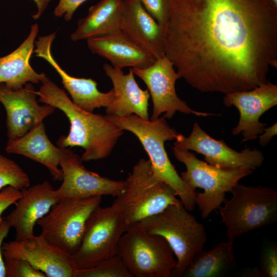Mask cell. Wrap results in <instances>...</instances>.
I'll return each mask as SVG.
<instances>
[{"instance_id": "15", "label": "cell", "mask_w": 277, "mask_h": 277, "mask_svg": "<svg viewBox=\"0 0 277 277\" xmlns=\"http://www.w3.org/2000/svg\"><path fill=\"white\" fill-rule=\"evenodd\" d=\"M223 103L227 107H235L240 112L238 124L232 134L242 133L243 142L255 140L267 125L260 121L261 116L277 105V85L268 82L250 90L227 94Z\"/></svg>"}, {"instance_id": "28", "label": "cell", "mask_w": 277, "mask_h": 277, "mask_svg": "<svg viewBox=\"0 0 277 277\" xmlns=\"http://www.w3.org/2000/svg\"><path fill=\"white\" fill-rule=\"evenodd\" d=\"M6 277H47L26 260L4 256Z\"/></svg>"}, {"instance_id": "14", "label": "cell", "mask_w": 277, "mask_h": 277, "mask_svg": "<svg viewBox=\"0 0 277 277\" xmlns=\"http://www.w3.org/2000/svg\"><path fill=\"white\" fill-rule=\"evenodd\" d=\"M60 166L63 173L62 183L55 190L60 199L103 195L116 197L125 190V181L110 179L87 170L81 157L71 149L61 160Z\"/></svg>"}, {"instance_id": "19", "label": "cell", "mask_w": 277, "mask_h": 277, "mask_svg": "<svg viewBox=\"0 0 277 277\" xmlns=\"http://www.w3.org/2000/svg\"><path fill=\"white\" fill-rule=\"evenodd\" d=\"M69 150L55 146L50 142L43 122L36 123L24 135L8 139L5 147L8 153L23 155L45 166L54 181H62L59 166Z\"/></svg>"}, {"instance_id": "26", "label": "cell", "mask_w": 277, "mask_h": 277, "mask_svg": "<svg viewBox=\"0 0 277 277\" xmlns=\"http://www.w3.org/2000/svg\"><path fill=\"white\" fill-rule=\"evenodd\" d=\"M30 185L27 173L15 161L0 153V191L8 186L22 190Z\"/></svg>"}, {"instance_id": "6", "label": "cell", "mask_w": 277, "mask_h": 277, "mask_svg": "<svg viewBox=\"0 0 277 277\" xmlns=\"http://www.w3.org/2000/svg\"><path fill=\"white\" fill-rule=\"evenodd\" d=\"M220 206L221 223L226 229L229 240H234L245 233L275 222L277 191L261 186H246L238 183Z\"/></svg>"}, {"instance_id": "10", "label": "cell", "mask_w": 277, "mask_h": 277, "mask_svg": "<svg viewBox=\"0 0 277 277\" xmlns=\"http://www.w3.org/2000/svg\"><path fill=\"white\" fill-rule=\"evenodd\" d=\"M127 228L116 206H98L88 217L80 247L72 255L76 269L93 267L117 254L119 241Z\"/></svg>"}, {"instance_id": "35", "label": "cell", "mask_w": 277, "mask_h": 277, "mask_svg": "<svg viewBox=\"0 0 277 277\" xmlns=\"http://www.w3.org/2000/svg\"><path fill=\"white\" fill-rule=\"evenodd\" d=\"M35 4L36 11L32 15L34 20L39 19L43 15L49 4L52 0H32Z\"/></svg>"}, {"instance_id": "31", "label": "cell", "mask_w": 277, "mask_h": 277, "mask_svg": "<svg viewBox=\"0 0 277 277\" xmlns=\"http://www.w3.org/2000/svg\"><path fill=\"white\" fill-rule=\"evenodd\" d=\"M87 0H59L53 14L57 17H63L70 21L77 9Z\"/></svg>"}, {"instance_id": "8", "label": "cell", "mask_w": 277, "mask_h": 277, "mask_svg": "<svg viewBox=\"0 0 277 277\" xmlns=\"http://www.w3.org/2000/svg\"><path fill=\"white\" fill-rule=\"evenodd\" d=\"M117 254L132 277H171L176 265L166 240L148 233L140 223L127 227L119 241Z\"/></svg>"}, {"instance_id": "25", "label": "cell", "mask_w": 277, "mask_h": 277, "mask_svg": "<svg viewBox=\"0 0 277 277\" xmlns=\"http://www.w3.org/2000/svg\"><path fill=\"white\" fill-rule=\"evenodd\" d=\"M234 240L223 242L209 251L200 253L183 274L186 277H214L221 275L235 264Z\"/></svg>"}, {"instance_id": "22", "label": "cell", "mask_w": 277, "mask_h": 277, "mask_svg": "<svg viewBox=\"0 0 277 277\" xmlns=\"http://www.w3.org/2000/svg\"><path fill=\"white\" fill-rule=\"evenodd\" d=\"M87 40L90 51L108 60L114 67L146 68L155 61L154 57L134 43L121 30L90 37Z\"/></svg>"}, {"instance_id": "23", "label": "cell", "mask_w": 277, "mask_h": 277, "mask_svg": "<svg viewBox=\"0 0 277 277\" xmlns=\"http://www.w3.org/2000/svg\"><path fill=\"white\" fill-rule=\"evenodd\" d=\"M38 30V24H33L21 44L9 54L0 57V83L18 89L27 83H41L47 76L45 73L36 72L30 64Z\"/></svg>"}, {"instance_id": "32", "label": "cell", "mask_w": 277, "mask_h": 277, "mask_svg": "<svg viewBox=\"0 0 277 277\" xmlns=\"http://www.w3.org/2000/svg\"><path fill=\"white\" fill-rule=\"evenodd\" d=\"M21 196V191L11 186L3 188L0 191V222L3 213L11 205L16 203Z\"/></svg>"}, {"instance_id": "30", "label": "cell", "mask_w": 277, "mask_h": 277, "mask_svg": "<svg viewBox=\"0 0 277 277\" xmlns=\"http://www.w3.org/2000/svg\"><path fill=\"white\" fill-rule=\"evenodd\" d=\"M264 277L277 276V247L275 245L269 246L264 253L262 270Z\"/></svg>"}, {"instance_id": "16", "label": "cell", "mask_w": 277, "mask_h": 277, "mask_svg": "<svg viewBox=\"0 0 277 277\" xmlns=\"http://www.w3.org/2000/svg\"><path fill=\"white\" fill-rule=\"evenodd\" d=\"M31 83L18 89H12L0 83V102L6 113L8 139L25 134L36 123L52 114L56 108L50 105H40Z\"/></svg>"}, {"instance_id": "1", "label": "cell", "mask_w": 277, "mask_h": 277, "mask_svg": "<svg viewBox=\"0 0 277 277\" xmlns=\"http://www.w3.org/2000/svg\"><path fill=\"white\" fill-rule=\"evenodd\" d=\"M165 56L180 78L225 95L267 83L277 67V7L270 0H166Z\"/></svg>"}, {"instance_id": "36", "label": "cell", "mask_w": 277, "mask_h": 277, "mask_svg": "<svg viewBox=\"0 0 277 277\" xmlns=\"http://www.w3.org/2000/svg\"><path fill=\"white\" fill-rule=\"evenodd\" d=\"M273 4V5L277 7V0H270Z\"/></svg>"}, {"instance_id": "5", "label": "cell", "mask_w": 277, "mask_h": 277, "mask_svg": "<svg viewBox=\"0 0 277 277\" xmlns=\"http://www.w3.org/2000/svg\"><path fill=\"white\" fill-rule=\"evenodd\" d=\"M125 182L124 191L112 204L120 210L127 227L181 202L174 190L155 175L149 160H140Z\"/></svg>"}, {"instance_id": "4", "label": "cell", "mask_w": 277, "mask_h": 277, "mask_svg": "<svg viewBox=\"0 0 277 277\" xmlns=\"http://www.w3.org/2000/svg\"><path fill=\"white\" fill-rule=\"evenodd\" d=\"M181 202L140 223L149 233L164 238L176 258L172 276H183L207 241L204 225L189 213Z\"/></svg>"}, {"instance_id": "12", "label": "cell", "mask_w": 277, "mask_h": 277, "mask_svg": "<svg viewBox=\"0 0 277 277\" xmlns=\"http://www.w3.org/2000/svg\"><path fill=\"white\" fill-rule=\"evenodd\" d=\"M174 145L194 151L205 157L206 162L222 169L250 168L253 170L263 163V153L247 148L240 152L232 149L223 140H216L195 122L189 136L178 134Z\"/></svg>"}, {"instance_id": "18", "label": "cell", "mask_w": 277, "mask_h": 277, "mask_svg": "<svg viewBox=\"0 0 277 277\" xmlns=\"http://www.w3.org/2000/svg\"><path fill=\"white\" fill-rule=\"evenodd\" d=\"M15 208L4 219L16 232L15 240L34 235L37 221L46 215L52 206L60 200L56 190L47 181L24 188Z\"/></svg>"}, {"instance_id": "2", "label": "cell", "mask_w": 277, "mask_h": 277, "mask_svg": "<svg viewBox=\"0 0 277 277\" xmlns=\"http://www.w3.org/2000/svg\"><path fill=\"white\" fill-rule=\"evenodd\" d=\"M36 91L38 101L63 111L70 123L67 136L62 135L56 144L61 148L80 147L84 149L83 162L95 161L109 156L123 130L106 115L94 114L74 104L66 92L46 76Z\"/></svg>"}, {"instance_id": "17", "label": "cell", "mask_w": 277, "mask_h": 277, "mask_svg": "<svg viewBox=\"0 0 277 277\" xmlns=\"http://www.w3.org/2000/svg\"><path fill=\"white\" fill-rule=\"evenodd\" d=\"M55 37L56 32L39 36L35 43L36 48L33 52L35 56L44 59L56 71L64 88L71 96V101L78 107L93 112L96 108L108 107L114 98L113 89L107 92H101L95 80L76 77L67 73L58 65L52 54L51 46Z\"/></svg>"}, {"instance_id": "11", "label": "cell", "mask_w": 277, "mask_h": 277, "mask_svg": "<svg viewBox=\"0 0 277 277\" xmlns=\"http://www.w3.org/2000/svg\"><path fill=\"white\" fill-rule=\"evenodd\" d=\"M132 69L134 74L145 83L151 95L153 103L151 120L159 118L162 113L165 118L170 119L177 111L199 116L217 115L193 110L177 96L175 83L180 77L172 63L166 56L155 60L146 68Z\"/></svg>"}, {"instance_id": "34", "label": "cell", "mask_w": 277, "mask_h": 277, "mask_svg": "<svg viewBox=\"0 0 277 277\" xmlns=\"http://www.w3.org/2000/svg\"><path fill=\"white\" fill-rule=\"evenodd\" d=\"M277 133V123H275L271 126L265 128L263 132L259 135V143L264 146L267 145L273 136L276 135Z\"/></svg>"}, {"instance_id": "3", "label": "cell", "mask_w": 277, "mask_h": 277, "mask_svg": "<svg viewBox=\"0 0 277 277\" xmlns=\"http://www.w3.org/2000/svg\"><path fill=\"white\" fill-rule=\"evenodd\" d=\"M105 115L123 131H130L137 137L149 156L155 175L174 190L187 210L192 211L195 205L196 192L185 185L165 150V142L175 140L179 134L168 125L166 118L161 116L153 120H145L135 114Z\"/></svg>"}, {"instance_id": "9", "label": "cell", "mask_w": 277, "mask_h": 277, "mask_svg": "<svg viewBox=\"0 0 277 277\" xmlns=\"http://www.w3.org/2000/svg\"><path fill=\"white\" fill-rule=\"evenodd\" d=\"M102 196L61 199L37 224L50 244L71 255L81 245L87 221Z\"/></svg>"}, {"instance_id": "7", "label": "cell", "mask_w": 277, "mask_h": 277, "mask_svg": "<svg viewBox=\"0 0 277 277\" xmlns=\"http://www.w3.org/2000/svg\"><path fill=\"white\" fill-rule=\"evenodd\" d=\"M175 157L183 163L186 170L181 173V177L191 190L196 188L203 192L196 193L195 204L201 215L206 219L214 210L223 203L226 193L242 178L253 173L250 168L222 169L210 165L197 158L189 150L175 145L172 147Z\"/></svg>"}, {"instance_id": "27", "label": "cell", "mask_w": 277, "mask_h": 277, "mask_svg": "<svg viewBox=\"0 0 277 277\" xmlns=\"http://www.w3.org/2000/svg\"><path fill=\"white\" fill-rule=\"evenodd\" d=\"M76 277H132L122 258L118 255L96 266L77 270Z\"/></svg>"}, {"instance_id": "33", "label": "cell", "mask_w": 277, "mask_h": 277, "mask_svg": "<svg viewBox=\"0 0 277 277\" xmlns=\"http://www.w3.org/2000/svg\"><path fill=\"white\" fill-rule=\"evenodd\" d=\"M10 226L4 219L0 222V277H6L4 255L2 247L4 239L7 236Z\"/></svg>"}, {"instance_id": "20", "label": "cell", "mask_w": 277, "mask_h": 277, "mask_svg": "<svg viewBox=\"0 0 277 277\" xmlns=\"http://www.w3.org/2000/svg\"><path fill=\"white\" fill-rule=\"evenodd\" d=\"M120 30L155 60L165 55L163 30L139 1L123 0Z\"/></svg>"}, {"instance_id": "13", "label": "cell", "mask_w": 277, "mask_h": 277, "mask_svg": "<svg viewBox=\"0 0 277 277\" xmlns=\"http://www.w3.org/2000/svg\"><path fill=\"white\" fill-rule=\"evenodd\" d=\"M4 256L27 261L47 277H76L72 256L54 247L40 234L24 240L4 242Z\"/></svg>"}, {"instance_id": "21", "label": "cell", "mask_w": 277, "mask_h": 277, "mask_svg": "<svg viewBox=\"0 0 277 277\" xmlns=\"http://www.w3.org/2000/svg\"><path fill=\"white\" fill-rule=\"evenodd\" d=\"M103 68L112 82L114 94L112 102L106 108L107 114L118 116L135 114L143 120H149V91L140 87L132 68L125 74L122 69L108 64H105Z\"/></svg>"}, {"instance_id": "24", "label": "cell", "mask_w": 277, "mask_h": 277, "mask_svg": "<svg viewBox=\"0 0 277 277\" xmlns=\"http://www.w3.org/2000/svg\"><path fill=\"white\" fill-rule=\"evenodd\" d=\"M123 0H100L91 6L87 15L80 19L71 34L73 42L120 30Z\"/></svg>"}, {"instance_id": "29", "label": "cell", "mask_w": 277, "mask_h": 277, "mask_svg": "<svg viewBox=\"0 0 277 277\" xmlns=\"http://www.w3.org/2000/svg\"><path fill=\"white\" fill-rule=\"evenodd\" d=\"M138 1L162 28L167 17V9L166 0Z\"/></svg>"}]
</instances>
